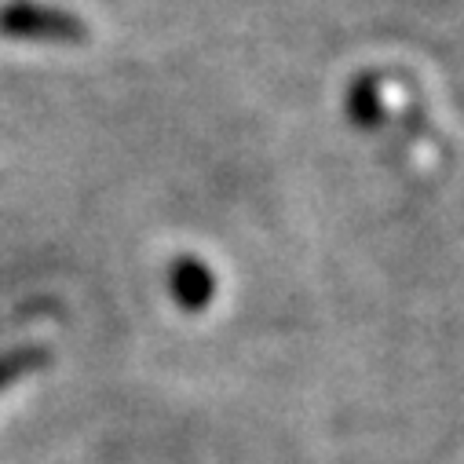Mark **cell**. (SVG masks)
I'll return each mask as SVG.
<instances>
[{"label": "cell", "mask_w": 464, "mask_h": 464, "mask_svg": "<svg viewBox=\"0 0 464 464\" xmlns=\"http://www.w3.org/2000/svg\"><path fill=\"white\" fill-rule=\"evenodd\" d=\"M0 30L5 34H23V37H77L81 26L73 19H63L55 12H41V8H5V15H0Z\"/></svg>", "instance_id": "6da1fadb"}, {"label": "cell", "mask_w": 464, "mask_h": 464, "mask_svg": "<svg viewBox=\"0 0 464 464\" xmlns=\"http://www.w3.org/2000/svg\"><path fill=\"white\" fill-rule=\"evenodd\" d=\"M172 285H176V293H179V300L187 307H201L212 296V278H208V271L201 264H179Z\"/></svg>", "instance_id": "7a4b0ae2"}]
</instances>
